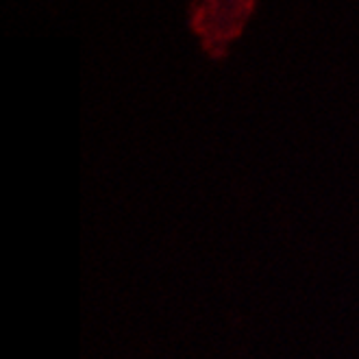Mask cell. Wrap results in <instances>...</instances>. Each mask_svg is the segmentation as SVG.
Listing matches in <instances>:
<instances>
[{
    "mask_svg": "<svg viewBox=\"0 0 359 359\" xmlns=\"http://www.w3.org/2000/svg\"><path fill=\"white\" fill-rule=\"evenodd\" d=\"M252 9V0H196L192 25L209 53H222L236 39Z\"/></svg>",
    "mask_w": 359,
    "mask_h": 359,
    "instance_id": "1",
    "label": "cell"
}]
</instances>
